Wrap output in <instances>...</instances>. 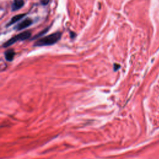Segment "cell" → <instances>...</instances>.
<instances>
[{
	"mask_svg": "<svg viewBox=\"0 0 159 159\" xmlns=\"http://www.w3.org/2000/svg\"><path fill=\"white\" fill-rule=\"evenodd\" d=\"M62 37V33L57 32L56 33H53L48 36H47L44 37H42L39 39L37 42H35L34 46L36 47H44V46H49L56 44Z\"/></svg>",
	"mask_w": 159,
	"mask_h": 159,
	"instance_id": "1",
	"label": "cell"
},
{
	"mask_svg": "<svg viewBox=\"0 0 159 159\" xmlns=\"http://www.w3.org/2000/svg\"><path fill=\"white\" fill-rule=\"evenodd\" d=\"M31 33L29 31H25V32L21 33L14 36L13 37H12L10 40H8L7 42H5L4 44L3 45V47L5 48L8 47L13 45L17 41H22L27 40L31 37Z\"/></svg>",
	"mask_w": 159,
	"mask_h": 159,
	"instance_id": "2",
	"label": "cell"
},
{
	"mask_svg": "<svg viewBox=\"0 0 159 159\" xmlns=\"http://www.w3.org/2000/svg\"><path fill=\"white\" fill-rule=\"evenodd\" d=\"M33 21L30 18H26L24 21H22L21 22L19 23L16 26V29L17 31H21L22 29H24L25 28H27L33 24Z\"/></svg>",
	"mask_w": 159,
	"mask_h": 159,
	"instance_id": "3",
	"label": "cell"
},
{
	"mask_svg": "<svg viewBox=\"0 0 159 159\" xmlns=\"http://www.w3.org/2000/svg\"><path fill=\"white\" fill-rule=\"evenodd\" d=\"M24 5V0H13L11 8L13 11H17L23 7Z\"/></svg>",
	"mask_w": 159,
	"mask_h": 159,
	"instance_id": "4",
	"label": "cell"
},
{
	"mask_svg": "<svg viewBox=\"0 0 159 159\" xmlns=\"http://www.w3.org/2000/svg\"><path fill=\"white\" fill-rule=\"evenodd\" d=\"M15 52L13 49H9L5 52V59L8 62H11L14 57Z\"/></svg>",
	"mask_w": 159,
	"mask_h": 159,
	"instance_id": "5",
	"label": "cell"
},
{
	"mask_svg": "<svg viewBox=\"0 0 159 159\" xmlns=\"http://www.w3.org/2000/svg\"><path fill=\"white\" fill-rule=\"evenodd\" d=\"M25 16V14H17L16 16H14L12 19L11 20L8 22V24H7V26H10V25H11L14 24H15L16 22H17V21H20V19H21L22 17H24Z\"/></svg>",
	"mask_w": 159,
	"mask_h": 159,
	"instance_id": "6",
	"label": "cell"
},
{
	"mask_svg": "<svg viewBox=\"0 0 159 159\" xmlns=\"http://www.w3.org/2000/svg\"><path fill=\"white\" fill-rule=\"evenodd\" d=\"M47 30H48V29H46V30H44V31H42V32H41L40 33H39L36 36H34V37L33 38V39H37V38H38V37H40L41 36H42L43 34H44L45 33V32L46 31H47Z\"/></svg>",
	"mask_w": 159,
	"mask_h": 159,
	"instance_id": "7",
	"label": "cell"
},
{
	"mask_svg": "<svg viewBox=\"0 0 159 159\" xmlns=\"http://www.w3.org/2000/svg\"><path fill=\"white\" fill-rule=\"evenodd\" d=\"M120 68V65L117 64H114V71L116 72L118 70H119Z\"/></svg>",
	"mask_w": 159,
	"mask_h": 159,
	"instance_id": "8",
	"label": "cell"
},
{
	"mask_svg": "<svg viewBox=\"0 0 159 159\" xmlns=\"http://www.w3.org/2000/svg\"><path fill=\"white\" fill-rule=\"evenodd\" d=\"M50 2V0H42L41 2V3L43 5H47Z\"/></svg>",
	"mask_w": 159,
	"mask_h": 159,
	"instance_id": "9",
	"label": "cell"
}]
</instances>
